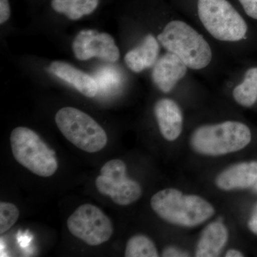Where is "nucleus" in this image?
Listing matches in <instances>:
<instances>
[{"label":"nucleus","instance_id":"nucleus-1","mask_svg":"<svg viewBox=\"0 0 257 257\" xmlns=\"http://www.w3.org/2000/svg\"><path fill=\"white\" fill-rule=\"evenodd\" d=\"M179 9L224 57L234 59L251 38L247 19L232 0H175Z\"/></svg>","mask_w":257,"mask_h":257},{"label":"nucleus","instance_id":"nucleus-2","mask_svg":"<svg viewBox=\"0 0 257 257\" xmlns=\"http://www.w3.org/2000/svg\"><path fill=\"white\" fill-rule=\"evenodd\" d=\"M251 139L252 133L247 124L228 119L199 125L191 135L190 144L198 153L220 156L243 150Z\"/></svg>","mask_w":257,"mask_h":257},{"label":"nucleus","instance_id":"nucleus-3","mask_svg":"<svg viewBox=\"0 0 257 257\" xmlns=\"http://www.w3.org/2000/svg\"><path fill=\"white\" fill-rule=\"evenodd\" d=\"M153 211L170 224L194 227L205 222L215 210L210 202L194 194H184L178 189H165L152 196Z\"/></svg>","mask_w":257,"mask_h":257},{"label":"nucleus","instance_id":"nucleus-4","mask_svg":"<svg viewBox=\"0 0 257 257\" xmlns=\"http://www.w3.org/2000/svg\"><path fill=\"white\" fill-rule=\"evenodd\" d=\"M15 160L32 173L42 177L55 175L58 169L55 152L31 128L19 126L10 135Z\"/></svg>","mask_w":257,"mask_h":257},{"label":"nucleus","instance_id":"nucleus-5","mask_svg":"<svg viewBox=\"0 0 257 257\" xmlns=\"http://www.w3.org/2000/svg\"><path fill=\"white\" fill-rule=\"evenodd\" d=\"M55 122L64 138L83 151L95 153L107 144L104 128L78 109L70 106L62 108L55 115Z\"/></svg>","mask_w":257,"mask_h":257},{"label":"nucleus","instance_id":"nucleus-6","mask_svg":"<svg viewBox=\"0 0 257 257\" xmlns=\"http://www.w3.org/2000/svg\"><path fill=\"white\" fill-rule=\"evenodd\" d=\"M95 186L98 192L109 196L111 200L120 206L136 202L143 194L141 186L136 181L126 177V166L121 160L106 162L96 177Z\"/></svg>","mask_w":257,"mask_h":257},{"label":"nucleus","instance_id":"nucleus-7","mask_svg":"<svg viewBox=\"0 0 257 257\" xmlns=\"http://www.w3.org/2000/svg\"><path fill=\"white\" fill-rule=\"evenodd\" d=\"M67 225L71 234L90 246L106 242L113 234L111 219L99 207L91 204L77 208L69 216Z\"/></svg>","mask_w":257,"mask_h":257},{"label":"nucleus","instance_id":"nucleus-8","mask_svg":"<svg viewBox=\"0 0 257 257\" xmlns=\"http://www.w3.org/2000/svg\"><path fill=\"white\" fill-rule=\"evenodd\" d=\"M193 73L177 56L165 51L152 67L151 78L159 91L170 94L184 86L197 84Z\"/></svg>","mask_w":257,"mask_h":257},{"label":"nucleus","instance_id":"nucleus-9","mask_svg":"<svg viewBox=\"0 0 257 257\" xmlns=\"http://www.w3.org/2000/svg\"><path fill=\"white\" fill-rule=\"evenodd\" d=\"M72 50L76 58L81 61L96 57L114 63L120 57L119 48L110 35L92 30H82L77 34L72 43Z\"/></svg>","mask_w":257,"mask_h":257},{"label":"nucleus","instance_id":"nucleus-10","mask_svg":"<svg viewBox=\"0 0 257 257\" xmlns=\"http://www.w3.org/2000/svg\"><path fill=\"white\" fill-rule=\"evenodd\" d=\"M154 114L162 136L173 142L183 131L184 114L178 101L170 96L160 98L154 105Z\"/></svg>","mask_w":257,"mask_h":257},{"label":"nucleus","instance_id":"nucleus-11","mask_svg":"<svg viewBox=\"0 0 257 257\" xmlns=\"http://www.w3.org/2000/svg\"><path fill=\"white\" fill-rule=\"evenodd\" d=\"M226 88L238 105L251 108L257 103V65L250 66L239 73L232 72L226 79Z\"/></svg>","mask_w":257,"mask_h":257},{"label":"nucleus","instance_id":"nucleus-12","mask_svg":"<svg viewBox=\"0 0 257 257\" xmlns=\"http://www.w3.org/2000/svg\"><path fill=\"white\" fill-rule=\"evenodd\" d=\"M162 47L154 33H147L124 56V62L132 72L139 74L151 69L161 57Z\"/></svg>","mask_w":257,"mask_h":257},{"label":"nucleus","instance_id":"nucleus-13","mask_svg":"<svg viewBox=\"0 0 257 257\" xmlns=\"http://www.w3.org/2000/svg\"><path fill=\"white\" fill-rule=\"evenodd\" d=\"M257 180V161L240 162L226 169L216 178V184L224 191L247 189Z\"/></svg>","mask_w":257,"mask_h":257},{"label":"nucleus","instance_id":"nucleus-14","mask_svg":"<svg viewBox=\"0 0 257 257\" xmlns=\"http://www.w3.org/2000/svg\"><path fill=\"white\" fill-rule=\"evenodd\" d=\"M48 69L50 73L69 83L87 97H94L98 94V86L94 77L67 62L55 61Z\"/></svg>","mask_w":257,"mask_h":257},{"label":"nucleus","instance_id":"nucleus-15","mask_svg":"<svg viewBox=\"0 0 257 257\" xmlns=\"http://www.w3.org/2000/svg\"><path fill=\"white\" fill-rule=\"evenodd\" d=\"M228 236L227 228L221 221H214L208 224L198 241L195 256H219L227 242Z\"/></svg>","mask_w":257,"mask_h":257},{"label":"nucleus","instance_id":"nucleus-16","mask_svg":"<svg viewBox=\"0 0 257 257\" xmlns=\"http://www.w3.org/2000/svg\"><path fill=\"white\" fill-rule=\"evenodd\" d=\"M99 4V0H52L55 11L65 15L72 20H79L84 15H90Z\"/></svg>","mask_w":257,"mask_h":257},{"label":"nucleus","instance_id":"nucleus-17","mask_svg":"<svg viewBox=\"0 0 257 257\" xmlns=\"http://www.w3.org/2000/svg\"><path fill=\"white\" fill-rule=\"evenodd\" d=\"M156 245L150 237L143 234H137L130 238L126 243L124 256L157 257Z\"/></svg>","mask_w":257,"mask_h":257},{"label":"nucleus","instance_id":"nucleus-18","mask_svg":"<svg viewBox=\"0 0 257 257\" xmlns=\"http://www.w3.org/2000/svg\"><path fill=\"white\" fill-rule=\"evenodd\" d=\"M99 90H110L115 89L122 82V77L116 69L113 67H104L99 69L94 77Z\"/></svg>","mask_w":257,"mask_h":257},{"label":"nucleus","instance_id":"nucleus-19","mask_svg":"<svg viewBox=\"0 0 257 257\" xmlns=\"http://www.w3.org/2000/svg\"><path fill=\"white\" fill-rule=\"evenodd\" d=\"M20 210L13 203L0 202V234L11 229L20 217Z\"/></svg>","mask_w":257,"mask_h":257},{"label":"nucleus","instance_id":"nucleus-20","mask_svg":"<svg viewBox=\"0 0 257 257\" xmlns=\"http://www.w3.org/2000/svg\"><path fill=\"white\" fill-rule=\"evenodd\" d=\"M234 4L247 20L257 22V0H235Z\"/></svg>","mask_w":257,"mask_h":257},{"label":"nucleus","instance_id":"nucleus-21","mask_svg":"<svg viewBox=\"0 0 257 257\" xmlns=\"http://www.w3.org/2000/svg\"><path fill=\"white\" fill-rule=\"evenodd\" d=\"M10 9L8 0H0V23L3 24L9 20Z\"/></svg>","mask_w":257,"mask_h":257},{"label":"nucleus","instance_id":"nucleus-22","mask_svg":"<svg viewBox=\"0 0 257 257\" xmlns=\"http://www.w3.org/2000/svg\"><path fill=\"white\" fill-rule=\"evenodd\" d=\"M248 227L253 234L257 235V203L248 219Z\"/></svg>","mask_w":257,"mask_h":257},{"label":"nucleus","instance_id":"nucleus-23","mask_svg":"<svg viewBox=\"0 0 257 257\" xmlns=\"http://www.w3.org/2000/svg\"><path fill=\"white\" fill-rule=\"evenodd\" d=\"M163 256H188V254L182 250L175 247H168L164 250Z\"/></svg>","mask_w":257,"mask_h":257},{"label":"nucleus","instance_id":"nucleus-24","mask_svg":"<svg viewBox=\"0 0 257 257\" xmlns=\"http://www.w3.org/2000/svg\"><path fill=\"white\" fill-rule=\"evenodd\" d=\"M225 256L226 257H242L243 254L242 252L236 249H229L226 251Z\"/></svg>","mask_w":257,"mask_h":257},{"label":"nucleus","instance_id":"nucleus-25","mask_svg":"<svg viewBox=\"0 0 257 257\" xmlns=\"http://www.w3.org/2000/svg\"><path fill=\"white\" fill-rule=\"evenodd\" d=\"M253 189L257 192V180L256 183H255L254 185H253Z\"/></svg>","mask_w":257,"mask_h":257}]
</instances>
